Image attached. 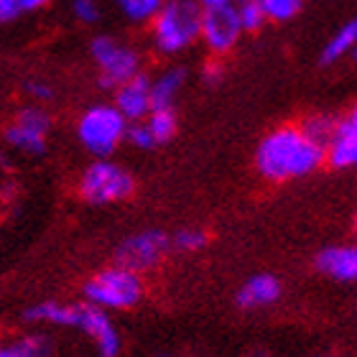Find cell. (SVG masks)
Listing matches in <instances>:
<instances>
[{"mask_svg": "<svg viewBox=\"0 0 357 357\" xmlns=\"http://www.w3.org/2000/svg\"><path fill=\"white\" fill-rule=\"evenodd\" d=\"M327 156V146L304 128H278L268 133L255 151L258 172L273 181H289L312 174Z\"/></svg>", "mask_w": 357, "mask_h": 357, "instance_id": "obj_1", "label": "cell"}, {"mask_svg": "<svg viewBox=\"0 0 357 357\" xmlns=\"http://www.w3.org/2000/svg\"><path fill=\"white\" fill-rule=\"evenodd\" d=\"M202 18L204 8L197 0H172L164 3L153 18V41L164 54L184 52L202 36Z\"/></svg>", "mask_w": 357, "mask_h": 357, "instance_id": "obj_2", "label": "cell"}, {"mask_svg": "<svg viewBox=\"0 0 357 357\" xmlns=\"http://www.w3.org/2000/svg\"><path fill=\"white\" fill-rule=\"evenodd\" d=\"M84 296L89 304L100 306V309H130L143 296L141 275L123 266L105 268L87 281Z\"/></svg>", "mask_w": 357, "mask_h": 357, "instance_id": "obj_3", "label": "cell"}, {"mask_svg": "<svg viewBox=\"0 0 357 357\" xmlns=\"http://www.w3.org/2000/svg\"><path fill=\"white\" fill-rule=\"evenodd\" d=\"M126 115L110 105H95L79 120V141L95 156H110L118 149V143L126 138Z\"/></svg>", "mask_w": 357, "mask_h": 357, "instance_id": "obj_4", "label": "cell"}, {"mask_svg": "<svg viewBox=\"0 0 357 357\" xmlns=\"http://www.w3.org/2000/svg\"><path fill=\"white\" fill-rule=\"evenodd\" d=\"M133 176L118 164L97 161L82 174L79 181V197L89 204H112L123 202L133 194Z\"/></svg>", "mask_w": 357, "mask_h": 357, "instance_id": "obj_5", "label": "cell"}, {"mask_svg": "<svg viewBox=\"0 0 357 357\" xmlns=\"http://www.w3.org/2000/svg\"><path fill=\"white\" fill-rule=\"evenodd\" d=\"M89 52L95 56L97 67H100V84L102 87H123L126 82H130L133 77H138V54L128 46L118 44L110 36H97L89 44Z\"/></svg>", "mask_w": 357, "mask_h": 357, "instance_id": "obj_6", "label": "cell"}, {"mask_svg": "<svg viewBox=\"0 0 357 357\" xmlns=\"http://www.w3.org/2000/svg\"><path fill=\"white\" fill-rule=\"evenodd\" d=\"M172 248V238L161 230H143L126 238L115 248V266L130 268V271H146L156 266Z\"/></svg>", "mask_w": 357, "mask_h": 357, "instance_id": "obj_7", "label": "cell"}, {"mask_svg": "<svg viewBox=\"0 0 357 357\" xmlns=\"http://www.w3.org/2000/svg\"><path fill=\"white\" fill-rule=\"evenodd\" d=\"M49 128H52V120H49V115L44 110H38V107H23V110L15 112V118L6 128V141L8 146H13L21 153L38 156L46 149Z\"/></svg>", "mask_w": 357, "mask_h": 357, "instance_id": "obj_8", "label": "cell"}, {"mask_svg": "<svg viewBox=\"0 0 357 357\" xmlns=\"http://www.w3.org/2000/svg\"><path fill=\"white\" fill-rule=\"evenodd\" d=\"M243 33V23H240L238 6H222V8H209L204 10L202 18V36L207 41V46L212 52L222 54L227 49H232V44L238 41V36Z\"/></svg>", "mask_w": 357, "mask_h": 357, "instance_id": "obj_9", "label": "cell"}, {"mask_svg": "<svg viewBox=\"0 0 357 357\" xmlns=\"http://www.w3.org/2000/svg\"><path fill=\"white\" fill-rule=\"evenodd\" d=\"M75 329H82L84 335L95 340L97 350L102 357H118L120 337L118 329L112 327L105 312L95 304H75Z\"/></svg>", "mask_w": 357, "mask_h": 357, "instance_id": "obj_10", "label": "cell"}, {"mask_svg": "<svg viewBox=\"0 0 357 357\" xmlns=\"http://www.w3.org/2000/svg\"><path fill=\"white\" fill-rule=\"evenodd\" d=\"M327 161L335 169L357 166V107L342 123H337L335 135L327 143Z\"/></svg>", "mask_w": 357, "mask_h": 357, "instance_id": "obj_11", "label": "cell"}, {"mask_svg": "<svg viewBox=\"0 0 357 357\" xmlns=\"http://www.w3.org/2000/svg\"><path fill=\"white\" fill-rule=\"evenodd\" d=\"M151 87L153 82H149V77H133L130 82H126L123 87H118V97H115V107H118L128 120H143L146 115H151L153 110V100H151Z\"/></svg>", "mask_w": 357, "mask_h": 357, "instance_id": "obj_12", "label": "cell"}, {"mask_svg": "<svg viewBox=\"0 0 357 357\" xmlns=\"http://www.w3.org/2000/svg\"><path fill=\"white\" fill-rule=\"evenodd\" d=\"M317 268L335 281H357V248L335 245L317 255Z\"/></svg>", "mask_w": 357, "mask_h": 357, "instance_id": "obj_13", "label": "cell"}, {"mask_svg": "<svg viewBox=\"0 0 357 357\" xmlns=\"http://www.w3.org/2000/svg\"><path fill=\"white\" fill-rule=\"evenodd\" d=\"M281 296V281L275 275H253L243 283V289L238 291V304L243 309H261V306H271Z\"/></svg>", "mask_w": 357, "mask_h": 357, "instance_id": "obj_14", "label": "cell"}, {"mask_svg": "<svg viewBox=\"0 0 357 357\" xmlns=\"http://www.w3.org/2000/svg\"><path fill=\"white\" fill-rule=\"evenodd\" d=\"M29 321H49L59 327H72L75 324V304H59V301H41L36 306H29L23 314Z\"/></svg>", "mask_w": 357, "mask_h": 357, "instance_id": "obj_15", "label": "cell"}, {"mask_svg": "<svg viewBox=\"0 0 357 357\" xmlns=\"http://www.w3.org/2000/svg\"><path fill=\"white\" fill-rule=\"evenodd\" d=\"M184 84V69H169L158 77L153 87H151V100H153V110H164L172 107L174 97L178 95V89Z\"/></svg>", "mask_w": 357, "mask_h": 357, "instance_id": "obj_16", "label": "cell"}, {"mask_svg": "<svg viewBox=\"0 0 357 357\" xmlns=\"http://www.w3.org/2000/svg\"><path fill=\"white\" fill-rule=\"evenodd\" d=\"M355 44H357V21H350V23H344L342 29L329 38V44L324 46V52H321V64L337 61L340 56H344V54L350 52Z\"/></svg>", "mask_w": 357, "mask_h": 357, "instance_id": "obj_17", "label": "cell"}, {"mask_svg": "<svg viewBox=\"0 0 357 357\" xmlns=\"http://www.w3.org/2000/svg\"><path fill=\"white\" fill-rule=\"evenodd\" d=\"M52 347L44 337H23L0 350V357H49Z\"/></svg>", "mask_w": 357, "mask_h": 357, "instance_id": "obj_18", "label": "cell"}, {"mask_svg": "<svg viewBox=\"0 0 357 357\" xmlns=\"http://www.w3.org/2000/svg\"><path fill=\"white\" fill-rule=\"evenodd\" d=\"M146 123H149L151 133H153L156 143L172 141L174 133H176V115H174L172 107H164V110H151V115H149Z\"/></svg>", "mask_w": 357, "mask_h": 357, "instance_id": "obj_19", "label": "cell"}, {"mask_svg": "<svg viewBox=\"0 0 357 357\" xmlns=\"http://www.w3.org/2000/svg\"><path fill=\"white\" fill-rule=\"evenodd\" d=\"M118 6L130 21H151L164 8V0H118Z\"/></svg>", "mask_w": 357, "mask_h": 357, "instance_id": "obj_20", "label": "cell"}, {"mask_svg": "<svg viewBox=\"0 0 357 357\" xmlns=\"http://www.w3.org/2000/svg\"><path fill=\"white\" fill-rule=\"evenodd\" d=\"M271 21H289L301 10L304 0H255Z\"/></svg>", "mask_w": 357, "mask_h": 357, "instance_id": "obj_21", "label": "cell"}, {"mask_svg": "<svg viewBox=\"0 0 357 357\" xmlns=\"http://www.w3.org/2000/svg\"><path fill=\"white\" fill-rule=\"evenodd\" d=\"M238 13H240V23H243V31H261L263 23L268 21V15L263 13V8L255 0H240Z\"/></svg>", "mask_w": 357, "mask_h": 357, "instance_id": "obj_22", "label": "cell"}, {"mask_svg": "<svg viewBox=\"0 0 357 357\" xmlns=\"http://www.w3.org/2000/svg\"><path fill=\"white\" fill-rule=\"evenodd\" d=\"M204 243H207V235H204L202 230H192V227L178 230L172 238V245L176 248V250H184V253L199 250V248H204Z\"/></svg>", "mask_w": 357, "mask_h": 357, "instance_id": "obj_23", "label": "cell"}, {"mask_svg": "<svg viewBox=\"0 0 357 357\" xmlns=\"http://www.w3.org/2000/svg\"><path fill=\"white\" fill-rule=\"evenodd\" d=\"M126 141L133 143L135 149H153V146H156V138H153V133H151L149 123H141V120L128 128Z\"/></svg>", "mask_w": 357, "mask_h": 357, "instance_id": "obj_24", "label": "cell"}, {"mask_svg": "<svg viewBox=\"0 0 357 357\" xmlns=\"http://www.w3.org/2000/svg\"><path fill=\"white\" fill-rule=\"evenodd\" d=\"M75 15L79 18L82 23H95L100 10H97V3L95 0H75Z\"/></svg>", "mask_w": 357, "mask_h": 357, "instance_id": "obj_25", "label": "cell"}, {"mask_svg": "<svg viewBox=\"0 0 357 357\" xmlns=\"http://www.w3.org/2000/svg\"><path fill=\"white\" fill-rule=\"evenodd\" d=\"M15 15H21L18 0H0V18H3V21H10Z\"/></svg>", "mask_w": 357, "mask_h": 357, "instance_id": "obj_26", "label": "cell"}, {"mask_svg": "<svg viewBox=\"0 0 357 357\" xmlns=\"http://www.w3.org/2000/svg\"><path fill=\"white\" fill-rule=\"evenodd\" d=\"M29 92H31V95H36L38 100H49V97H52V89L46 87V84H38V82H31Z\"/></svg>", "mask_w": 357, "mask_h": 357, "instance_id": "obj_27", "label": "cell"}, {"mask_svg": "<svg viewBox=\"0 0 357 357\" xmlns=\"http://www.w3.org/2000/svg\"><path fill=\"white\" fill-rule=\"evenodd\" d=\"M49 0H18V6H21V13H26V10H38V8H44Z\"/></svg>", "mask_w": 357, "mask_h": 357, "instance_id": "obj_28", "label": "cell"}, {"mask_svg": "<svg viewBox=\"0 0 357 357\" xmlns=\"http://www.w3.org/2000/svg\"><path fill=\"white\" fill-rule=\"evenodd\" d=\"M204 10H209V8H222V6H230L232 0H197Z\"/></svg>", "mask_w": 357, "mask_h": 357, "instance_id": "obj_29", "label": "cell"}, {"mask_svg": "<svg viewBox=\"0 0 357 357\" xmlns=\"http://www.w3.org/2000/svg\"><path fill=\"white\" fill-rule=\"evenodd\" d=\"M355 235H357V215H355Z\"/></svg>", "mask_w": 357, "mask_h": 357, "instance_id": "obj_30", "label": "cell"}, {"mask_svg": "<svg viewBox=\"0 0 357 357\" xmlns=\"http://www.w3.org/2000/svg\"><path fill=\"white\" fill-rule=\"evenodd\" d=\"M156 357H172V355H156Z\"/></svg>", "mask_w": 357, "mask_h": 357, "instance_id": "obj_31", "label": "cell"}, {"mask_svg": "<svg viewBox=\"0 0 357 357\" xmlns=\"http://www.w3.org/2000/svg\"><path fill=\"white\" fill-rule=\"evenodd\" d=\"M355 59H357V54H355Z\"/></svg>", "mask_w": 357, "mask_h": 357, "instance_id": "obj_32", "label": "cell"}]
</instances>
